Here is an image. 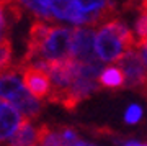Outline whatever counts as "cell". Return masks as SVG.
I'll use <instances>...</instances> for the list:
<instances>
[{"label": "cell", "instance_id": "52a82bcc", "mask_svg": "<svg viewBox=\"0 0 147 146\" xmlns=\"http://www.w3.org/2000/svg\"><path fill=\"white\" fill-rule=\"evenodd\" d=\"M21 71V82L26 87V90L34 99H47L51 92V82L47 74L36 71L30 66H20Z\"/></svg>", "mask_w": 147, "mask_h": 146}, {"label": "cell", "instance_id": "ac0fdd59", "mask_svg": "<svg viewBox=\"0 0 147 146\" xmlns=\"http://www.w3.org/2000/svg\"><path fill=\"white\" fill-rule=\"evenodd\" d=\"M3 33H5V31H2V30H0V40L3 38Z\"/></svg>", "mask_w": 147, "mask_h": 146}, {"label": "cell", "instance_id": "8fae6325", "mask_svg": "<svg viewBox=\"0 0 147 146\" xmlns=\"http://www.w3.org/2000/svg\"><path fill=\"white\" fill-rule=\"evenodd\" d=\"M98 84L101 87H108V89H119V87H124V76L119 68L110 66V68L103 69L98 76Z\"/></svg>", "mask_w": 147, "mask_h": 146}, {"label": "cell", "instance_id": "9c48e42d", "mask_svg": "<svg viewBox=\"0 0 147 146\" xmlns=\"http://www.w3.org/2000/svg\"><path fill=\"white\" fill-rule=\"evenodd\" d=\"M36 145H38V128L31 123V120L23 118L18 130L11 136L8 146H36Z\"/></svg>", "mask_w": 147, "mask_h": 146}, {"label": "cell", "instance_id": "6da1fadb", "mask_svg": "<svg viewBox=\"0 0 147 146\" xmlns=\"http://www.w3.org/2000/svg\"><path fill=\"white\" fill-rule=\"evenodd\" d=\"M136 49L134 35L119 18L106 21L95 35V54L101 63H116L124 53Z\"/></svg>", "mask_w": 147, "mask_h": 146}, {"label": "cell", "instance_id": "7c38bea8", "mask_svg": "<svg viewBox=\"0 0 147 146\" xmlns=\"http://www.w3.org/2000/svg\"><path fill=\"white\" fill-rule=\"evenodd\" d=\"M21 8H26L33 13V15L38 18V21H51L54 20L53 15H51V10H49V2H41V0H26V2H20Z\"/></svg>", "mask_w": 147, "mask_h": 146}, {"label": "cell", "instance_id": "30bf717a", "mask_svg": "<svg viewBox=\"0 0 147 146\" xmlns=\"http://www.w3.org/2000/svg\"><path fill=\"white\" fill-rule=\"evenodd\" d=\"M137 10V18L134 23V43H136V49L139 51L141 48L147 44V2H141L136 5Z\"/></svg>", "mask_w": 147, "mask_h": 146}, {"label": "cell", "instance_id": "4fadbf2b", "mask_svg": "<svg viewBox=\"0 0 147 146\" xmlns=\"http://www.w3.org/2000/svg\"><path fill=\"white\" fill-rule=\"evenodd\" d=\"M11 68V43L7 36L0 40V74Z\"/></svg>", "mask_w": 147, "mask_h": 146}, {"label": "cell", "instance_id": "9a60e30c", "mask_svg": "<svg viewBox=\"0 0 147 146\" xmlns=\"http://www.w3.org/2000/svg\"><path fill=\"white\" fill-rule=\"evenodd\" d=\"M8 15H7V3L0 2V30L5 31V28L8 26Z\"/></svg>", "mask_w": 147, "mask_h": 146}, {"label": "cell", "instance_id": "3957f363", "mask_svg": "<svg viewBox=\"0 0 147 146\" xmlns=\"http://www.w3.org/2000/svg\"><path fill=\"white\" fill-rule=\"evenodd\" d=\"M70 41H72V28L67 26H51V30L38 48L33 61L42 59L47 63H61L70 59ZM31 61V63H33Z\"/></svg>", "mask_w": 147, "mask_h": 146}, {"label": "cell", "instance_id": "ba28073f", "mask_svg": "<svg viewBox=\"0 0 147 146\" xmlns=\"http://www.w3.org/2000/svg\"><path fill=\"white\" fill-rule=\"evenodd\" d=\"M21 115L10 104L0 99V141L10 140L21 123Z\"/></svg>", "mask_w": 147, "mask_h": 146}, {"label": "cell", "instance_id": "8992f818", "mask_svg": "<svg viewBox=\"0 0 147 146\" xmlns=\"http://www.w3.org/2000/svg\"><path fill=\"white\" fill-rule=\"evenodd\" d=\"M49 10L54 20L69 21L74 25H88L92 26V18L77 8L75 0H53L49 2Z\"/></svg>", "mask_w": 147, "mask_h": 146}, {"label": "cell", "instance_id": "2e32d148", "mask_svg": "<svg viewBox=\"0 0 147 146\" xmlns=\"http://www.w3.org/2000/svg\"><path fill=\"white\" fill-rule=\"evenodd\" d=\"M139 54H141V59H142V63H144V66L147 68V44L139 49Z\"/></svg>", "mask_w": 147, "mask_h": 146}, {"label": "cell", "instance_id": "e0dca14e", "mask_svg": "<svg viewBox=\"0 0 147 146\" xmlns=\"http://www.w3.org/2000/svg\"><path fill=\"white\" fill-rule=\"evenodd\" d=\"M123 146H147V143H139L136 140H127L123 143Z\"/></svg>", "mask_w": 147, "mask_h": 146}, {"label": "cell", "instance_id": "7a4b0ae2", "mask_svg": "<svg viewBox=\"0 0 147 146\" xmlns=\"http://www.w3.org/2000/svg\"><path fill=\"white\" fill-rule=\"evenodd\" d=\"M20 74V66L10 68L7 72L0 74V99L10 104L26 120H31L39 115L41 104L26 90L21 82Z\"/></svg>", "mask_w": 147, "mask_h": 146}, {"label": "cell", "instance_id": "5bb4252c", "mask_svg": "<svg viewBox=\"0 0 147 146\" xmlns=\"http://www.w3.org/2000/svg\"><path fill=\"white\" fill-rule=\"evenodd\" d=\"M142 118V108L139 107V105L132 104L127 107L126 113H124V121L126 123H129V125H134V123H137V121Z\"/></svg>", "mask_w": 147, "mask_h": 146}, {"label": "cell", "instance_id": "277c9868", "mask_svg": "<svg viewBox=\"0 0 147 146\" xmlns=\"http://www.w3.org/2000/svg\"><path fill=\"white\" fill-rule=\"evenodd\" d=\"M124 76V87L127 89H137L141 90L147 85V68L144 66L141 59V54L137 49L124 53L123 56L116 61Z\"/></svg>", "mask_w": 147, "mask_h": 146}, {"label": "cell", "instance_id": "5b68a950", "mask_svg": "<svg viewBox=\"0 0 147 146\" xmlns=\"http://www.w3.org/2000/svg\"><path fill=\"white\" fill-rule=\"evenodd\" d=\"M70 59L82 64L100 61L95 54V31L92 28H74L70 41Z\"/></svg>", "mask_w": 147, "mask_h": 146}]
</instances>
